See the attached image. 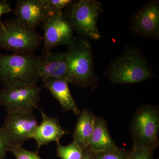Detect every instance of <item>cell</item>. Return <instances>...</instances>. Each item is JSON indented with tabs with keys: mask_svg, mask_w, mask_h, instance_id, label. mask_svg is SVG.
Returning a JSON list of instances; mask_svg holds the SVG:
<instances>
[{
	"mask_svg": "<svg viewBox=\"0 0 159 159\" xmlns=\"http://www.w3.org/2000/svg\"><path fill=\"white\" fill-rule=\"evenodd\" d=\"M82 159H93V153L88 148L84 150V153Z\"/></svg>",
	"mask_w": 159,
	"mask_h": 159,
	"instance_id": "cb8c5ba5",
	"label": "cell"
},
{
	"mask_svg": "<svg viewBox=\"0 0 159 159\" xmlns=\"http://www.w3.org/2000/svg\"><path fill=\"white\" fill-rule=\"evenodd\" d=\"M67 75V80L77 87L97 88L99 78L94 70L93 48L89 40L79 38L68 46L65 52Z\"/></svg>",
	"mask_w": 159,
	"mask_h": 159,
	"instance_id": "7a4b0ae2",
	"label": "cell"
},
{
	"mask_svg": "<svg viewBox=\"0 0 159 159\" xmlns=\"http://www.w3.org/2000/svg\"><path fill=\"white\" fill-rule=\"evenodd\" d=\"M39 111L42 121L35 129L32 139L36 142L38 151L42 145L51 142H59L63 136L68 133L62 128L57 119L48 116L43 111Z\"/></svg>",
	"mask_w": 159,
	"mask_h": 159,
	"instance_id": "4fadbf2b",
	"label": "cell"
},
{
	"mask_svg": "<svg viewBox=\"0 0 159 159\" xmlns=\"http://www.w3.org/2000/svg\"><path fill=\"white\" fill-rule=\"evenodd\" d=\"M66 9L64 13L80 38L95 41L101 39L102 34L97 27L98 20L103 11L99 1H73Z\"/></svg>",
	"mask_w": 159,
	"mask_h": 159,
	"instance_id": "277c9868",
	"label": "cell"
},
{
	"mask_svg": "<svg viewBox=\"0 0 159 159\" xmlns=\"http://www.w3.org/2000/svg\"><path fill=\"white\" fill-rule=\"evenodd\" d=\"M42 40L35 29L17 18L0 24V48L15 54H33Z\"/></svg>",
	"mask_w": 159,
	"mask_h": 159,
	"instance_id": "5b68a950",
	"label": "cell"
},
{
	"mask_svg": "<svg viewBox=\"0 0 159 159\" xmlns=\"http://www.w3.org/2000/svg\"><path fill=\"white\" fill-rule=\"evenodd\" d=\"M41 90L37 84L4 87L0 91V105L7 114L33 112L39 109Z\"/></svg>",
	"mask_w": 159,
	"mask_h": 159,
	"instance_id": "52a82bcc",
	"label": "cell"
},
{
	"mask_svg": "<svg viewBox=\"0 0 159 159\" xmlns=\"http://www.w3.org/2000/svg\"><path fill=\"white\" fill-rule=\"evenodd\" d=\"M51 95L59 102L63 111L79 115L80 109L77 106L69 87V82L66 79H57L43 83Z\"/></svg>",
	"mask_w": 159,
	"mask_h": 159,
	"instance_id": "9a60e30c",
	"label": "cell"
},
{
	"mask_svg": "<svg viewBox=\"0 0 159 159\" xmlns=\"http://www.w3.org/2000/svg\"><path fill=\"white\" fill-rule=\"evenodd\" d=\"M9 148L10 147L6 136L2 128L0 127V159H5Z\"/></svg>",
	"mask_w": 159,
	"mask_h": 159,
	"instance_id": "7402d4cb",
	"label": "cell"
},
{
	"mask_svg": "<svg viewBox=\"0 0 159 159\" xmlns=\"http://www.w3.org/2000/svg\"><path fill=\"white\" fill-rule=\"evenodd\" d=\"M41 66V57L33 54L0 53V82L4 87L37 84Z\"/></svg>",
	"mask_w": 159,
	"mask_h": 159,
	"instance_id": "3957f363",
	"label": "cell"
},
{
	"mask_svg": "<svg viewBox=\"0 0 159 159\" xmlns=\"http://www.w3.org/2000/svg\"><path fill=\"white\" fill-rule=\"evenodd\" d=\"M154 152L145 147L133 145L129 159H153Z\"/></svg>",
	"mask_w": 159,
	"mask_h": 159,
	"instance_id": "ffe728a7",
	"label": "cell"
},
{
	"mask_svg": "<svg viewBox=\"0 0 159 159\" xmlns=\"http://www.w3.org/2000/svg\"><path fill=\"white\" fill-rule=\"evenodd\" d=\"M106 77L113 84H132L156 77L142 51L136 45H128L110 63Z\"/></svg>",
	"mask_w": 159,
	"mask_h": 159,
	"instance_id": "6da1fadb",
	"label": "cell"
},
{
	"mask_svg": "<svg viewBox=\"0 0 159 159\" xmlns=\"http://www.w3.org/2000/svg\"><path fill=\"white\" fill-rule=\"evenodd\" d=\"M57 156L61 159H82L84 150L73 141L70 145L63 146L57 142Z\"/></svg>",
	"mask_w": 159,
	"mask_h": 159,
	"instance_id": "e0dca14e",
	"label": "cell"
},
{
	"mask_svg": "<svg viewBox=\"0 0 159 159\" xmlns=\"http://www.w3.org/2000/svg\"><path fill=\"white\" fill-rule=\"evenodd\" d=\"M42 23L44 31V52L51 51L57 46H68L77 40L64 12L53 15Z\"/></svg>",
	"mask_w": 159,
	"mask_h": 159,
	"instance_id": "9c48e42d",
	"label": "cell"
},
{
	"mask_svg": "<svg viewBox=\"0 0 159 159\" xmlns=\"http://www.w3.org/2000/svg\"><path fill=\"white\" fill-rule=\"evenodd\" d=\"M129 28L136 35L159 39V1H148L135 11L129 19Z\"/></svg>",
	"mask_w": 159,
	"mask_h": 159,
	"instance_id": "30bf717a",
	"label": "cell"
},
{
	"mask_svg": "<svg viewBox=\"0 0 159 159\" xmlns=\"http://www.w3.org/2000/svg\"><path fill=\"white\" fill-rule=\"evenodd\" d=\"M13 11L16 18L34 29L54 15L46 0H19Z\"/></svg>",
	"mask_w": 159,
	"mask_h": 159,
	"instance_id": "8fae6325",
	"label": "cell"
},
{
	"mask_svg": "<svg viewBox=\"0 0 159 159\" xmlns=\"http://www.w3.org/2000/svg\"><path fill=\"white\" fill-rule=\"evenodd\" d=\"M130 129L133 145L154 151L159 143V107L143 105L138 108L133 116Z\"/></svg>",
	"mask_w": 159,
	"mask_h": 159,
	"instance_id": "8992f818",
	"label": "cell"
},
{
	"mask_svg": "<svg viewBox=\"0 0 159 159\" xmlns=\"http://www.w3.org/2000/svg\"><path fill=\"white\" fill-rule=\"evenodd\" d=\"M13 11L11 5L7 1L0 0V24L2 23L1 17L3 14H8Z\"/></svg>",
	"mask_w": 159,
	"mask_h": 159,
	"instance_id": "603a6c76",
	"label": "cell"
},
{
	"mask_svg": "<svg viewBox=\"0 0 159 159\" xmlns=\"http://www.w3.org/2000/svg\"><path fill=\"white\" fill-rule=\"evenodd\" d=\"M130 151L119 148L112 151L93 153V159H129Z\"/></svg>",
	"mask_w": 159,
	"mask_h": 159,
	"instance_id": "ac0fdd59",
	"label": "cell"
},
{
	"mask_svg": "<svg viewBox=\"0 0 159 159\" xmlns=\"http://www.w3.org/2000/svg\"><path fill=\"white\" fill-rule=\"evenodd\" d=\"M41 57L40 79L43 83L54 80H67V68L65 53L48 51L43 52Z\"/></svg>",
	"mask_w": 159,
	"mask_h": 159,
	"instance_id": "7c38bea8",
	"label": "cell"
},
{
	"mask_svg": "<svg viewBox=\"0 0 159 159\" xmlns=\"http://www.w3.org/2000/svg\"><path fill=\"white\" fill-rule=\"evenodd\" d=\"M38 125L33 112H21L7 114L1 128L10 148L23 146L26 141L33 139Z\"/></svg>",
	"mask_w": 159,
	"mask_h": 159,
	"instance_id": "ba28073f",
	"label": "cell"
},
{
	"mask_svg": "<svg viewBox=\"0 0 159 159\" xmlns=\"http://www.w3.org/2000/svg\"><path fill=\"white\" fill-rule=\"evenodd\" d=\"M9 152L13 154L16 159H42L38 154V151L27 150L23 146H13L9 148Z\"/></svg>",
	"mask_w": 159,
	"mask_h": 159,
	"instance_id": "d6986e66",
	"label": "cell"
},
{
	"mask_svg": "<svg viewBox=\"0 0 159 159\" xmlns=\"http://www.w3.org/2000/svg\"><path fill=\"white\" fill-rule=\"evenodd\" d=\"M95 116L85 109L79 114L73 133L74 142L84 150L88 148L95 126Z\"/></svg>",
	"mask_w": 159,
	"mask_h": 159,
	"instance_id": "2e32d148",
	"label": "cell"
},
{
	"mask_svg": "<svg viewBox=\"0 0 159 159\" xmlns=\"http://www.w3.org/2000/svg\"><path fill=\"white\" fill-rule=\"evenodd\" d=\"M118 148L110 134L106 120L102 117L96 116L94 131L88 149L95 153L112 151Z\"/></svg>",
	"mask_w": 159,
	"mask_h": 159,
	"instance_id": "5bb4252c",
	"label": "cell"
},
{
	"mask_svg": "<svg viewBox=\"0 0 159 159\" xmlns=\"http://www.w3.org/2000/svg\"><path fill=\"white\" fill-rule=\"evenodd\" d=\"M50 10L53 14L62 12V10L66 8L72 1L71 0H46Z\"/></svg>",
	"mask_w": 159,
	"mask_h": 159,
	"instance_id": "44dd1931",
	"label": "cell"
}]
</instances>
